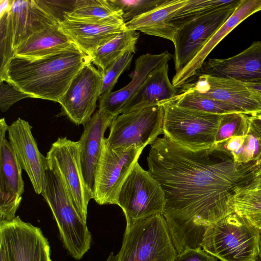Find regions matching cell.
<instances>
[{
	"label": "cell",
	"instance_id": "cell-1",
	"mask_svg": "<svg viewBox=\"0 0 261 261\" xmlns=\"http://www.w3.org/2000/svg\"><path fill=\"white\" fill-rule=\"evenodd\" d=\"M150 146L147 171L164 192L163 215L177 254L202 248L208 226L234 213L237 184L261 161L236 162L225 142L193 151L164 135Z\"/></svg>",
	"mask_w": 261,
	"mask_h": 261
},
{
	"label": "cell",
	"instance_id": "cell-2",
	"mask_svg": "<svg viewBox=\"0 0 261 261\" xmlns=\"http://www.w3.org/2000/svg\"><path fill=\"white\" fill-rule=\"evenodd\" d=\"M90 57L73 43L59 53L41 59L29 60L14 57L2 80L8 82L30 96L59 102Z\"/></svg>",
	"mask_w": 261,
	"mask_h": 261
},
{
	"label": "cell",
	"instance_id": "cell-3",
	"mask_svg": "<svg viewBox=\"0 0 261 261\" xmlns=\"http://www.w3.org/2000/svg\"><path fill=\"white\" fill-rule=\"evenodd\" d=\"M41 195L52 212L66 249L75 259H81L90 248L92 236L87 222L74 205L63 177L56 170H46Z\"/></svg>",
	"mask_w": 261,
	"mask_h": 261
},
{
	"label": "cell",
	"instance_id": "cell-4",
	"mask_svg": "<svg viewBox=\"0 0 261 261\" xmlns=\"http://www.w3.org/2000/svg\"><path fill=\"white\" fill-rule=\"evenodd\" d=\"M260 241V230L234 213L208 226L201 247L220 261H255Z\"/></svg>",
	"mask_w": 261,
	"mask_h": 261
},
{
	"label": "cell",
	"instance_id": "cell-5",
	"mask_svg": "<svg viewBox=\"0 0 261 261\" xmlns=\"http://www.w3.org/2000/svg\"><path fill=\"white\" fill-rule=\"evenodd\" d=\"M177 252L163 214L126 225L116 261H174Z\"/></svg>",
	"mask_w": 261,
	"mask_h": 261
},
{
	"label": "cell",
	"instance_id": "cell-6",
	"mask_svg": "<svg viewBox=\"0 0 261 261\" xmlns=\"http://www.w3.org/2000/svg\"><path fill=\"white\" fill-rule=\"evenodd\" d=\"M163 134L179 145L193 151L215 145L223 115L180 107L170 101L162 105Z\"/></svg>",
	"mask_w": 261,
	"mask_h": 261
},
{
	"label": "cell",
	"instance_id": "cell-7",
	"mask_svg": "<svg viewBox=\"0 0 261 261\" xmlns=\"http://www.w3.org/2000/svg\"><path fill=\"white\" fill-rule=\"evenodd\" d=\"M117 205L122 210L128 225L163 214L165 194L160 183L137 162L121 188Z\"/></svg>",
	"mask_w": 261,
	"mask_h": 261
},
{
	"label": "cell",
	"instance_id": "cell-8",
	"mask_svg": "<svg viewBox=\"0 0 261 261\" xmlns=\"http://www.w3.org/2000/svg\"><path fill=\"white\" fill-rule=\"evenodd\" d=\"M164 110L162 105L124 113L115 117L106 138L110 149L126 148L133 145L144 148L163 133Z\"/></svg>",
	"mask_w": 261,
	"mask_h": 261
},
{
	"label": "cell",
	"instance_id": "cell-9",
	"mask_svg": "<svg viewBox=\"0 0 261 261\" xmlns=\"http://www.w3.org/2000/svg\"><path fill=\"white\" fill-rule=\"evenodd\" d=\"M46 158L48 168L56 170L61 175L79 214L87 222V207L93 194L83 175L79 141L59 137L51 144Z\"/></svg>",
	"mask_w": 261,
	"mask_h": 261
},
{
	"label": "cell",
	"instance_id": "cell-10",
	"mask_svg": "<svg viewBox=\"0 0 261 261\" xmlns=\"http://www.w3.org/2000/svg\"><path fill=\"white\" fill-rule=\"evenodd\" d=\"M144 148L133 145L113 149L105 143L95 175L93 199L97 203L117 205L121 188Z\"/></svg>",
	"mask_w": 261,
	"mask_h": 261
},
{
	"label": "cell",
	"instance_id": "cell-11",
	"mask_svg": "<svg viewBox=\"0 0 261 261\" xmlns=\"http://www.w3.org/2000/svg\"><path fill=\"white\" fill-rule=\"evenodd\" d=\"M180 88V92L192 93L230 105L248 116L261 115V96L243 82L229 77L197 74Z\"/></svg>",
	"mask_w": 261,
	"mask_h": 261
},
{
	"label": "cell",
	"instance_id": "cell-12",
	"mask_svg": "<svg viewBox=\"0 0 261 261\" xmlns=\"http://www.w3.org/2000/svg\"><path fill=\"white\" fill-rule=\"evenodd\" d=\"M240 1L235 0L228 6L197 18L178 29L173 43L175 73L194 58L232 14Z\"/></svg>",
	"mask_w": 261,
	"mask_h": 261
},
{
	"label": "cell",
	"instance_id": "cell-13",
	"mask_svg": "<svg viewBox=\"0 0 261 261\" xmlns=\"http://www.w3.org/2000/svg\"><path fill=\"white\" fill-rule=\"evenodd\" d=\"M103 74L91 62L86 64L71 81L59 103L62 114L76 125L89 121L100 96Z\"/></svg>",
	"mask_w": 261,
	"mask_h": 261
},
{
	"label": "cell",
	"instance_id": "cell-14",
	"mask_svg": "<svg viewBox=\"0 0 261 261\" xmlns=\"http://www.w3.org/2000/svg\"><path fill=\"white\" fill-rule=\"evenodd\" d=\"M0 243L5 246L10 261H51L49 243L40 228L19 216L0 221Z\"/></svg>",
	"mask_w": 261,
	"mask_h": 261
},
{
	"label": "cell",
	"instance_id": "cell-15",
	"mask_svg": "<svg viewBox=\"0 0 261 261\" xmlns=\"http://www.w3.org/2000/svg\"><path fill=\"white\" fill-rule=\"evenodd\" d=\"M29 122L18 118L9 125L10 142L17 158L28 174L35 192L41 194L44 189L48 164L46 156L40 152Z\"/></svg>",
	"mask_w": 261,
	"mask_h": 261
},
{
	"label": "cell",
	"instance_id": "cell-16",
	"mask_svg": "<svg viewBox=\"0 0 261 261\" xmlns=\"http://www.w3.org/2000/svg\"><path fill=\"white\" fill-rule=\"evenodd\" d=\"M5 15L14 51L34 33L60 23L39 0H12L10 10Z\"/></svg>",
	"mask_w": 261,
	"mask_h": 261
},
{
	"label": "cell",
	"instance_id": "cell-17",
	"mask_svg": "<svg viewBox=\"0 0 261 261\" xmlns=\"http://www.w3.org/2000/svg\"><path fill=\"white\" fill-rule=\"evenodd\" d=\"M59 29L81 50L90 56L98 47L127 29L122 18L101 22L82 21L64 17Z\"/></svg>",
	"mask_w": 261,
	"mask_h": 261
},
{
	"label": "cell",
	"instance_id": "cell-18",
	"mask_svg": "<svg viewBox=\"0 0 261 261\" xmlns=\"http://www.w3.org/2000/svg\"><path fill=\"white\" fill-rule=\"evenodd\" d=\"M229 77L247 83L261 81V41L226 59H208L196 75Z\"/></svg>",
	"mask_w": 261,
	"mask_h": 261
},
{
	"label": "cell",
	"instance_id": "cell-19",
	"mask_svg": "<svg viewBox=\"0 0 261 261\" xmlns=\"http://www.w3.org/2000/svg\"><path fill=\"white\" fill-rule=\"evenodd\" d=\"M114 118L102 111H96L84 126L78 141L83 175L93 197L96 172L105 143V133Z\"/></svg>",
	"mask_w": 261,
	"mask_h": 261
},
{
	"label": "cell",
	"instance_id": "cell-20",
	"mask_svg": "<svg viewBox=\"0 0 261 261\" xmlns=\"http://www.w3.org/2000/svg\"><path fill=\"white\" fill-rule=\"evenodd\" d=\"M172 58V55L167 50L159 54L147 53L138 57L130 82L120 89L101 95L98 110L114 117L122 114L126 103L149 74L155 68L168 63Z\"/></svg>",
	"mask_w": 261,
	"mask_h": 261
},
{
	"label": "cell",
	"instance_id": "cell-21",
	"mask_svg": "<svg viewBox=\"0 0 261 261\" xmlns=\"http://www.w3.org/2000/svg\"><path fill=\"white\" fill-rule=\"evenodd\" d=\"M261 11V0H240L233 12L211 37L194 58L174 75L172 83L180 88L194 76L212 50L245 19Z\"/></svg>",
	"mask_w": 261,
	"mask_h": 261
},
{
	"label": "cell",
	"instance_id": "cell-22",
	"mask_svg": "<svg viewBox=\"0 0 261 261\" xmlns=\"http://www.w3.org/2000/svg\"><path fill=\"white\" fill-rule=\"evenodd\" d=\"M168 71V63L152 70L126 103L122 113L162 105L174 98L178 93V88L170 81Z\"/></svg>",
	"mask_w": 261,
	"mask_h": 261
},
{
	"label": "cell",
	"instance_id": "cell-23",
	"mask_svg": "<svg viewBox=\"0 0 261 261\" xmlns=\"http://www.w3.org/2000/svg\"><path fill=\"white\" fill-rule=\"evenodd\" d=\"M188 1L168 0L156 8L126 22V27L128 30L166 39L174 43L178 29L171 23V20L176 11Z\"/></svg>",
	"mask_w": 261,
	"mask_h": 261
},
{
	"label": "cell",
	"instance_id": "cell-24",
	"mask_svg": "<svg viewBox=\"0 0 261 261\" xmlns=\"http://www.w3.org/2000/svg\"><path fill=\"white\" fill-rule=\"evenodd\" d=\"M72 44L59 29V24L51 25L34 33L19 45L14 50V57L39 59L59 53Z\"/></svg>",
	"mask_w": 261,
	"mask_h": 261
},
{
	"label": "cell",
	"instance_id": "cell-25",
	"mask_svg": "<svg viewBox=\"0 0 261 261\" xmlns=\"http://www.w3.org/2000/svg\"><path fill=\"white\" fill-rule=\"evenodd\" d=\"M9 125L0 120V187L19 196L24 191L22 168L9 141L6 138Z\"/></svg>",
	"mask_w": 261,
	"mask_h": 261
},
{
	"label": "cell",
	"instance_id": "cell-26",
	"mask_svg": "<svg viewBox=\"0 0 261 261\" xmlns=\"http://www.w3.org/2000/svg\"><path fill=\"white\" fill-rule=\"evenodd\" d=\"M139 33L127 30L98 47L90 56V62L105 71L119 58L127 53L135 54Z\"/></svg>",
	"mask_w": 261,
	"mask_h": 261
},
{
	"label": "cell",
	"instance_id": "cell-27",
	"mask_svg": "<svg viewBox=\"0 0 261 261\" xmlns=\"http://www.w3.org/2000/svg\"><path fill=\"white\" fill-rule=\"evenodd\" d=\"M122 11L111 0H76L72 10L65 14L64 18L101 22L114 18H122Z\"/></svg>",
	"mask_w": 261,
	"mask_h": 261
},
{
	"label": "cell",
	"instance_id": "cell-28",
	"mask_svg": "<svg viewBox=\"0 0 261 261\" xmlns=\"http://www.w3.org/2000/svg\"><path fill=\"white\" fill-rule=\"evenodd\" d=\"M171 101L179 107L207 113L219 115L244 113L240 109L225 102L192 93L180 92Z\"/></svg>",
	"mask_w": 261,
	"mask_h": 261
},
{
	"label": "cell",
	"instance_id": "cell-29",
	"mask_svg": "<svg viewBox=\"0 0 261 261\" xmlns=\"http://www.w3.org/2000/svg\"><path fill=\"white\" fill-rule=\"evenodd\" d=\"M235 0H188L187 3L176 11L171 22L178 29L188 22L227 7Z\"/></svg>",
	"mask_w": 261,
	"mask_h": 261
},
{
	"label": "cell",
	"instance_id": "cell-30",
	"mask_svg": "<svg viewBox=\"0 0 261 261\" xmlns=\"http://www.w3.org/2000/svg\"><path fill=\"white\" fill-rule=\"evenodd\" d=\"M230 204L235 214L258 229H261V194L234 193L230 200Z\"/></svg>",
	"mask_w": 261,
	"mask_h": 261
},
{
	"label": "cell",
	"instance_id": "cell-31",
	"mask_svg": "<svg viewBox=\"0 0 261 261\" xmlns=\"http://www.w3.org/2000/svg\"><path fill=\"white\" fill-rule=\"evenodd\" d=\"M248 116L242 113L223 115L219 123L215 145L226 142L236 136L244 135L249 125Z\"/></svg>",
	"mask_w": 261,
	"mask_h": 261
},
{
	"label": "cell",
	"instance_id": "cell-32",
	"mask_svg": "<svg viewBox=\"0 0 261 261\" xmlns=\"http://www.w3.org/2000/svg\"><path fill=\"white\" fill-rule=\"evenodd\" d=\"M231 154L234 161L238 163L261 161V138L250 125L242 145Z\"/></svg>",
	"mask_w": 261,
	"mask_h": 261
},
{
	"label": "cell",
	"instance_id": "cell-33",
	"mask_svg": "<svg viewBox=\"0 0 261 261\" xmlns=\"http://www.w3.org/2000/svg\"><path fill=\"white\" fill-rule=\"evenodd\" d=\"M168 0H111L122 11V18L126 22L162 5Z\"/></svg>",
	"mask_w": 261,
	"mask_h": 261
},
{
	"label": "cell",
	"instance_id": "cell-34",
	"mask_svg": "<svg viewBox=\"0 0 261 261\" xmlns=\"http://www.w3.org/2000/svg\"><path fill=\"white\" fill-rule=\"evenodd\" d=\"M133 56V54H126L117 59L105 71H102L103 80L100 95L112 91L120 75L130 65Z\"/></svg>",
	"mask_w": 261,
	"mask_h": 261
},
{
	"label": "cell",
	"instance_id": "cell-35",
	"mask_svg": "<svg viewBox=\"0 0 261 261\" xmlns=\"http://www.w3.org/2000/svg\"><path fill=\"white\" fill-rule=\"evenodd\" d=\"M0 221L14 219L22 197L0 187Z\"/></svg>",
	"mask_w": 261,
	"mask_h": 261
},
{
	"label": "cell",
	"instance_id": "cell-36",
	"mask_svg": "<svg viewBox=\"0 0 261 261\" xmlns=\"http://www.w3.org/2000/svg\"><path fill=\"white\" fill-rule=\"evenodd\" d=\"M30 96L21 91L11 83L0 81V109L7 111L11 106L18 101Z\"/></svg>",
	"mask_w": 261,
	"mask_h": 261
},
{
	"label": "cell",
	"instance_id": "cell-37",
	"mask_svg": "<svg viewBox=\"0 0 261 261\" xmlns=\"http://www.w3.org/2000/svg\"><path fill=\"white\" fill-rule=\"evenodd\" d=\"M240 192L261 194V163L239 181L234 189L233 193Z\"/></svg>",
	"mask_w": 261,
	"mask_h": 261
},
{
	"label": "cell",
	"instance_id": "cell-38",
	"mask_svg": "<svg viewBox=\"0 0 261 261\" xmlns=\"http://www.w3.org/2000/svg\"><path fill=\"white\" fill-rule=\"evenodd\" d=\"M218 258L202 248H187L177 253L174 261H217Z\"/></svg>",
	"mask_w": 261,
	"mask_h": 261
},
{
	"label": "cell",
	"instance_id": "cell-39",
	"mask_svg": "<svg viewBox=\"0 0 261 261\" xmlns=\"http://www.w3.org/2000/svg\"><path fill=\"white\" fill-rule=\"evenodd\" d=\"M245 135L232 137L226 142L225 146L228 150L232 153L239 150L244 142Z\"/></svg>",
	"mask_w": 261,
	"mask_h": 261
},
{
	"label": "cell",
	"instance_id": "cell-40",
	"mask_svg": "<svg viewBox=\"0 0 261 261\" xmlns=\"http://www.w3.org/2000/svg\"><path fill=\"white\" fill-rule=\"evenodd\" d=\"M248 119L250 127L261 138V115L248 116Z\"/></svg>",
	"mask_w": 261,
	"mask_h": 261
},
{
	"label": "cell",
	"instance_id": "cell-41",
	"mask_svg": "<svg viewBox=\"0 0 261 261\" xmlns=\"http://www.w3.org/2000/svg\"><path fill=\"white\" fill-rule=\"evenodd\" d=\"M11 3L12 0H0V16L10 11Z\"/></svg>",
	"mask_w": 261,
	"mask_h": 261
},
{
	"label": "cell",
	"instance_id": "cell-42",
	"mask_svg": "<svg viewBox=\"0 0 261 261\" xmlns=\"http://www.w3.org/2000/svg\"><path fill=\"white\" fill-rule=\"evenodd\" d=\"M246 84L248 86L257 91L261 96V81Z\"/></svg>",
	"mask_w": 261,
	"mask_h": 261
},
{
	"label": "cell",
	"instance_id": "cell-43",
	"mask_svg": "<svg viewBox=\"0 0 261 261\" xmlns=\"http://www.w3.org/2000/svg\"><path fill=\"white\" fill-rule=\"evenodd\" d=\"M117 258V255H114L113 252L110 253L108 258L106 261H116Z\"/></svg>",
	"mask_w": 261,
	"mask_h": 261
},
{
	"label": "cell",
	"instance_id": "cell-44",
	"mask_svg": "<svg viewBox=\"0 0 261 261\" xmlns=\"http://www.w3.org/2000/svg\"><path fill=\"white\" fill-rule=\"evenodd\" d=\"M260 237H261V229H260ZM259 258L261 260V241H260V251H259Z\"/></svg>",
	"mask_w": 261,
	"mask_h": 261
},
{
	"label": "cell",
	"instance_id": "cell-45",
	"mask_svg": "<svg viewBox=\"0 0 261 261\" xmlns=\"http://www.w3.org/2000/svg\"><path fill=\"white\" fill-rule=\"evenodd\" d=\"M255 261H261L259 258H258V259H257Z\"/></svg>",
	"mask_w": 261,
	"mask_h": 261
}]
</instances>
